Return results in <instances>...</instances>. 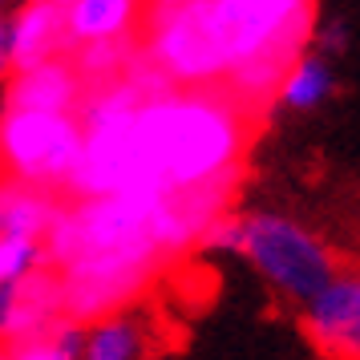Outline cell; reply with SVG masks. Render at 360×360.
Instances as JSON below:
<instances>
[{
	"label": "cell",
	"mask_w": 360,
	"mask_h": 360,
	"mask_svg": "<svg viewBox=\"0 0 360 360\" xmlns=\"http://www.w3.org/2000/svg\"><path fill=\"white\" fill-rule=\"evenodd\" d=\"M332 89H336V73L328 65L320 53H304V57H295L292 69L283 73V82L276 89V101L283 110H316V105H324L332 98Z\"/></svg>",
	"instance_id": "cell-13"
},
{
	"label": "cell",
	"mask_w": 360,
	"mask_h": 360,
	"mask_svg": "<svg viewBox=\"0 0 360 360\" xmlns=\"http://www.w3.org/2000/svg\"><path fill=\"white\" fill-rule=\"evenodd\" d=\"M239 219H243L239 259L251 263L263 283L295 308H304L311 295L340 271L336 251L292 214L255 211V214H239Z\"/></svg>",
	"instance_id": "cell-4"
},
{
	"label": "cell",
	"mask_w": 360,
	"mask_h": 360,
	"mask_svg": "<svg viewBox=\"0 0 360 360\" xmlns=\"http://www.w3.org/2000/svg\"><path fill=\"white\" fill-rule=\"evenodd\" d=\"M0 360H4V352H0Z\"/></svg>",
	"instance_id": "cell-18"
},
{
	"label": "cell",
	"mask_w": 360,
	"mask_h": 360,
	"mask_svg": "<svg viewBox=\"0 0 360 360\" xmlns=\"http://www.w3.org/2000/svg\"><path fill=\"white\" fill-rule=\"evenodd\" d=\"M316 33L308 0H166L142 13L138 53L170 89H223L267 57H304Z\"/></svg>",
	"instance_id": "cell-2"
},
{
	"label": "cell",
	"mask_w": 360,
	"mask_h": 360,
	"mask_svg": "<svg viewBox=\"0 0 360 360\" xmlns=\"http://www.w3.org/2000/svg\"><path fill=\"white\" fill-rule=\"evenodd\" d=\"M300 328L324 360H360V271L340 267L300 308Z\"/></svg>",
	"instance_id": "cell-6"
},
{
	"label": "cell",
	"mask_w": 360,
	"mask_h": 360,
	"mask_svg": "<svg viewBox=\"0 0 360 360\" xmlns=\"http://www.w3.org/2000/svg\"><path fill=\"white\" fill-rule=\"evenodd\" d=\"M344 41H348V29H344V20H328L324 33H320V49L324 53H340Z\"/></svg>",
	"instance_id": "cell-16"
},
{
	"label": "cell",
	"mask_w": 360,
	"mask_h": 360,
	"mask_svg": "<svg viewBox=\"0 0 360 360\" xmlns=\"http://www.w3.org/2000/svg\"><path fill=\"white\" fill-rule=\"evenodd\" d=\"M53 57H69L65 45V4L37 0L8 17V65L13 73L45 65Z\"/></svg>",
	"instance_id": "cell-9"
},
{
	"label": "cell",
	"mask_w": 360,
	"mask_h": 360,
	"mask_svg": "<svg viewBox=\"0 0 360 360\" xmlns=\"http://www.w3.org/2000/svg\"><path fill=\"white\" fill-rule=\"evenodd\" d=\"M82 158V117L0 110V179L65 198Z\"/></svg>",
	"instance_id": "cell-5"
},
{
	"label": "cell",
	"mask_w": 360,
	"mask_h": 360,
	"mask_svg": "<svg viewBox=\"0 0 360 360\" xmlns=\"http://www.w3.org/2000/svg\"><path fill=\"white\" fill-rule=\"evenodd\" d=\"M61 195H49V191H37V186H25V182L0 179V239H33V243H45L49 227L61 214Z\"/></svg>",
	"instance_id": "cell-11"
},
{
	"label": "cell",
	"mask_w": 360,
	"mask_h": 360,
	"mask_svg": "<svg viewBox=\"0 0 360 360\" xmlns=\"http://www.w3.org/2000/svg\"><path fill=\"white\" fill-rule=\"evenodd\" d=\"M138 25H142V8L130 4V0H69L65 4L69 53L138 41Z\"/></svg>",
	"instance_id": "cell-10"
},
{
	"label": "cell",
	"mask_w": 360,
	"mask_h": 360,
	"mask_svg": "<svg viewBox=\"0 0 360 360\" xmlns=\"http://www.w3.org/2000/svg\"><path fill=\"white\" fill-rule=\"evenodd\" d=\"M259 117L227 89H162L142 101L138 138L150 179L166 195L243 174V150Z\"/></svg>",
	"instance_id": "cell-3"
},
{
	"label": "cell",
	"mask_w": 360,
	"mask_h": 360,
	"mask_svg": "<svg viewBox=\"0 0 360 360\" xmlns=\"http://www.w3.org/2000/svg\"><path fill=\"white\" fill-rule=\"evenodd\" d=\"M65 320L61 311V288L49 267L37 276L0 288V348L37 340Z\"/></svg>",
	"instance_id": "cell-7"
},
{
	"label": "cell",
	"mask_w": 360,
	"mask_h": 360,
	"mask_svg": "<svg viewBox=\"0 0 360 360\" xmlns=\"http://www.w3.org/2000/svg\"><path fill=\"white\" fill-rule=\"evenodd\" d=\"M146 344L150 324L134 311H117L82 328V360H142Z\"/></svg>",
	"instance_id": "cell-12"
},
{
	"label": "cell",
	"mask_w": 360,
	"mask_h": 360,
	"mask_svg": "<svg viewBox=\"0 0 360 360\" xmlns=\"http://www.w3.org/2000/svg\"><path fill=\"white\" fill-rule=\"evenodd\" d=\"M8 73H13V65H8V17L0 13V82H8Z\"/></svg>",
	"instance_id": "cell-17"
},
{
	"label": "cell",
	"mask_w": 360,
	"mask_h": 360,
	"mask_svg": "<svg viewBox=\"0 0 360 360\" xmlns=\"http://www.w3.org/2000/svg\"><path fill=\"white\" fill-rule=\"evenodd\" d=\"M45 271V243L33 239H0V288Z\"/></svg>",
	"instance_id": "cell-15"
},
{
	"label": "cell",
	"mask_w": 360,
	"mask_h": 360,
	"mask_svg": "<svg viewBox=\"0 0 360 360\" xmlns=\"http://www.w3.org/2000/svg\"><path fill=\"white\" fill-rule=\"evenodd\" d=\"M198 227L174 195L65 198L45 235V267L57 276L69 324L89 328L126 311L170 259L195 251Z\"/></svg>",
	"instance_id": "cell-1"
},
{
	"label": "cell",
	"mask_w": 360,
	"mask_h": 360,
	"mask_svg": "<svg viewBox=\"0 0 360 360\" xmlns=\"http://www.w3.org/2000/svg\"><path fill=\"white\" fill-rule=\"evenodd\" d=\"M0 352H4V360H82V328L61 320L45 336L13 344V348H0Z\"/></svg>",
	"instance_id": "cell-14"
},
{
	"label": "cell",
	"mask_w": 360,
	"mask_h": 360,
	"mask_svg": "<svg viewBox=\"0 0 360 360\" xmlns=\"http://www.w3.org/2000/svg\"><path fill=\"white\" fill-rule=\"evenodd\" d=\"M89 94L85 77L69 57H53L45 65L8 73L4 82V110H29V114H82Z\"/></svg>",
	"instance_id": "cell-8"
}]
</instances>
